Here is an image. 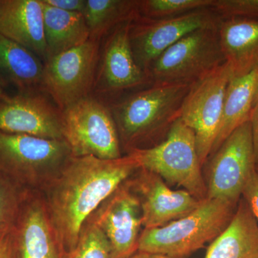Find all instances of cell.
I'll use <instances>...</instances> for the list:
<instances>
[{
  "instance_id": "35",
  "label": "cell",
  "mask_w": 258,
  "mask_h": 258,
  "mask_svg": "<svg viewBox=\"0 0 258 258\" xmlns=\"http://www.w3.org/2000/svg\"><path fill=\"white\" fill-rule=\"evenodd\" d=\"M258 171V170H257Z\"/></svg>"
},
{
  "instance_id": "5",
  "label": "cell",
  "mask_w": 258,
  "mask_h": 258,
  "mask_svg": "<svg viewBox=\"0 0 258 258\" xmlns=\"http://www.w3.org/2000/svg\"><path fill=\"white\" fill-rule=\"evenodd\" d=\"M218 28L195 30L164 51L146 71L152 86H191L225 64Z\"/></svg>"
},
{
  "instance_id": "2",
  "label": "cell",
  "mask_w": 258,
  "mask_h": 258,
  "mask_svg": "<svg viewBox=\"0 0 258 258\" xmlns=\"http://www.w3.org/2000/svg\"><path fill=\"white\" fill-rule=\"evenodd\" d=\"M189 88L187 85H152L107 103L120 142L128 152L159 137L166 138L181 116Z\"/></svg>"
},
{
  "instance_id": "22",
  "label": "cell",
  "mask_w": 258,
  "mask_h": 258,
  "mask_svg": "<svg viewBox=\"0 0 258 258\" xmlns=\"http://www.w3.org/2000/svg\"><path fill=\"white\" fill-rule=\"evenodd\" d=\"M257 86L258 72L231 79L226 91L218 134L210 156L234 131L249 120Z\"/></svg>"
},
{
  "instance_id": "33",
  "label": "cell",
  "mask_w": 258,
  "mask_h": 258,
  "mask_svg": "<svg viewBox=\"0 0 258 258\" xmlns=\"http://www.w3.org/2000/svg\"><path fill=\"white\" fill-rule=\"evenodd\" d=\"M6 93L5 92V88L3 86H0V102L3 101V98L6 96Z\"/></svg>"
},
{
  "instance_id": "13",
  "label": "cell",
  "mask_w": 258,
  "mask_h": 258,
  "mask_svg": "<svg viewBox=\"0 0 258 258\" xmlns=\"http://www.w3.org/2000/svg\"><path fill=\"white\" fill-rule=\"evenodd\" d=\"M0 132L64 139L62 111L42 90L7 94L0 102Z\"/></svg>"
},
{
  "instance_id": "3",
  "label": "cell",
  "mask_w": 258,
  "mask_h": 258,
  "mask_svg": "<svg viewBox=\"0 0 258 258\" xmlns=\"http://www.w3.org/2000/svg\"><path fill=\"white\" fill-rule=\"evenodd\" d=\"M237 207L220 199H204L186 216L163 227L144 229L139 238L138 250L172 258L189 255L225 230Z\"/></svg>"
},
{
  "instance_id": "4",
  "label": "cell",
  "mask_w": 258,
  "mask_h": 258,
  "mask_svg": "<svg viewBox=\"0 0 258 258\" xmlns=\"http://www.w3.org/2000/svg\"><path fill=\"white\" fill-rule=\"evenodd\" d=\"M139 169L152 172L179 185L198 200L207 198V185L192 131L179 118L162 142L150 148L129 151Z\"/></svg>"
},
{
  "instance_id": "29",
  "label": "cell",
  "mask_w": 258,
  "mask_h": 258,
  "mask_svg": "<svg viewBox=\"0 0 258 258\" xmlns=\"http://www.w3.org/2000/svg\"><path fill=\"white\" fill-rule=\"evenodd\" d=\"M45 4L64 11L83 14L86 0H42Z\"/></svg>"
},
{
  "instance_id": "16",
  "label": "cell",
  "mask_w": 258,
  "mask_h": 258,
  "mask_svg": "<svg viewBox=\"0 0 258 258\" xmlns=\"http://www.w3.org/2000/svg\"><path fill=\"white\" fill-rule=\"evenodd\" d=\"M13 235L15 258H62L46 207L28 194Z\"/></svg>"
},
{
  "instance_id": "19",
  "label": "cell",
  "mask_w": 258,
  "mask_h": 258,
  "mask_svg": "<svg viewBox=\"0 0 258 258\" xmlns=\"http://www.w3.org/2000/svg\"><path fill=\"white\" fill-rule=\"evenodd\" d=\"M205 258H258V222L243 198L230 224L212 241Z\"/></svg>"
},
{
  "instance_id": "14",
  "label": "cell",
  "mask_w": 258,
  "mask_h": 258,
  "mask_svg": "<svg viewBox=\"0 0 258 258\" xmlns=\"http://www.w3.org/2000/svg\"><path fill=\"white\" fill-rule=\"evenodd\" d=\"M98 210L92 221L109 241L113 258L135 253L143 225L140 200L132 191V185L123 183Z\"/></svg>"
},
{
  "instance_id": "28",
  "label": "cell",
  "mask_w": 258,
  "mask_h": 258,
  "mask_svg": "<svg viewBox=\"0 0 258 258\" xmlns=\"http://www.w3.org/2000/svg\"><path fill=\"white\" fill-rule=\"evenodd\" d=\"M242 198L248 205L249 210L253 214L258 222V171L252 174L246 185Z\"/></svg>"
},
{
  "instance_id": "34",
  "label": "cell",
  "mask_w": 258,
  "mask_h": 258,
  "mask_svg": "<svg viewBox=\"0 0 258 258\" xmlns=\"http://www.w3.org/2000/svg\"><path fill=\"white\" fill-rule=\"evenodd\" d=\"M258 103V86L257 88V90H256L255 95H254V102H253V107L257 105Z\"/></svg>"
},
{
  "instance_id": "1",
  "label": "cell",
  "mask_w": 258,
  "mask_h": 258,
  "mask_svg": "<svg viewBox=\"0 0 258 258\" xmlns=\"http://www.w3.org/2000/svg\"><path fill=\"white\" fill-rule=\"evenodd\" d=\"M139 168L127 154L106 160L72 157L52 182L46 207L62 255L72 251L89 217Z\"/></svg>"
},
{
  "instance_id": "11",
  "label": "cell",
  "mask_w": 258,
  "mask_h": 258,
  "mask_svg": "<svg viewBox=\"0 0 258 258\" xmlns=\"http://www.w3.org/2000/svg\"><path fill=\"white\" fill-rule=\"evenodd\" d=\"M132 22L112 30L100 51L92 95L106 103L119 99L123 94L152 86L147 74L134 57L129 40Z\"/></svg>"
},
{
  "instance_id": "6",
  "label": "cell",
  "mask_w": 258,
  "mask_h": 258,
  "mask_svg": "<svg viewBox=\"0 0 258 258\" xmlns=\"http://www.w3.org/2000/svg\"><path fill=\"white\" fill-rule=\"evenodd\" d=\"M62 134L73 157H122L116 125L108 104L91 95L62 111Z\"/></svg>"
},
{
  "instance_id": "30",
  "label": "cell",
  "mask_w": 258,
  "mask_h": 258,
  "mask_svg": "<svg viewBox=\"0 0 258 258\" xmlns=\"http://www.w3.org/2000/svg\"><path fill=\"white\" fill-rule=\"evenodd\" d=\"M249 121L252 128V142L255 155L256 166L258 170V103L252 108Z\"/></svg>"
},
{
  "instance_id": "23",
  "label": "cell",
  "mask_w": 258,
  "mask_h": 258,
  "mask_svg": "<svg viewBox=\"0 0 258 258\" xmlns=\"http://www.w3.org/2000/svg\"><path fill=\"white\" fill-rule=\"evenodd\" d=\"M83 15L90 38L101 40L116 27L139 18L138 0H86Z\"/></svg>"
},
{
  "instance_id": "25",
  "label": "cell",
  "mask_w": 258,
  "mask_h": 258,
  "mask_svg": "<svg viewBox=\"0 0 258 258\" xmlns=\"http://www.w3.org/2000/svg\"><path fill=\"white\" fill-rule=\"evenodd\" d=\"M214 0H138L140 18H174L203 8H210Z\"/></svg>"
},
{
  "instance_id": "27",
  "label": "cell",
  "mask_w": 258,
  "mask_h": 258,
  "mask_svg": "<svg viewBox=\"0 0 258 258\" xmlns=\"http://www.w3.org/2000/svg\"><path fill=\"white\" fill-rule=\"evenodd\" d=\"M210 8L221 19L258 20V0H214Z\"/></svg>"
},
{
  "instance_id": "26",
  "label": "cell",
  "mask_w": 258,
  "mask_h": 258,
  "mask_svg": "<svg viewBox=\"0 0 258 258\" xmlns=\"http://www.w3.org/2000/svg\"><path fill=\"white\" fill-rule=\"evenodd\" d=\"M62 258H113L111 244L106 235L93 221L81 231L79 242L72 251Z\"/></svg>"
},
{
  "instance_id": "12",
  "label": "cell",
  "mask_w": 258,
  "mask_h": 258,
  "mask_svg": "<svg viewBox=\"0 0 258 258\" xmlns=\"http://www.w3.org/2000/svg\"><path fill=\"white\" fill-rule=\"evenodd\" d=\"M221 18L210 8L195 10L174 18H137L131 23L129 40L136 62L146 73L171 45L199 29L219 25Z\"/></svg>"
},
{
  "instance_id": "21",
  "label": "cell",
  "mask_w": 258,
  "mask_h": 258,
  "mask_svg": "<svg viewBox=\"0 0 258 258\" xmlns=\"http://www.w3.org/2000/svg\"><path fill=\"white\" fill-rule=\"evenodd\" d=\"M40 1L43 12L46 61L89 40V29L83 14L57 9Z\"/></svg>"
},
{
  "instance_id": "7",
  "label": "cell",
  "mask_w": 258,
  "mask_h": 258,
  "mask_svg": "<svg viewBox=\"0 0 258 258\" xmlns=\"http://www.w3.org/2000/svg\"><path fill=\"white\" fill-rule=\"evenodd\" d=\"M73 157L64 139L0 132V171L26 188L47 175H58Z\"/></svg>"
},
{
  "instance_id": "17",
  "label": "cell",
  "mask_w": 258,
  "mask_h": 258,
  "mask_svg": "<svg viewBox=\"0 0 258 258\" xmlns=\"http://www.w3.org/2000/svg\"><path fill=\"white\" fill-rule=\"evenodd\" d=\"M0 34L31 51L45 63L47 49L40 0H0Z\"/></svg>"
},
{
  "instance_id": "15",
  "label": "cell",
  "mask_w": 258,
  "mask_h": 258,
  "mask_svg": "<svg viewBox=\"0 0 258 258\" xmlns=\"http://www.w3.org/2000/svg\"><path fill=\"white\" fill-rule=\"evenodd\" d=\"M140 170L133 186L140 195L144 229L163 227L186 216L200 205L201 200L186 190H172L160 176Z\"/></svg>"
},
{
  "instance_id": "9",
  "label": "cell",
  "mask_w": 258,
  "mask_h": 258,
  "mask_svg": "<svg viewBox=\"0 0 258 258\" xmlns=\"http://www.w3.org/2000/svg\"><path fill=\"white\" fill-rule=\"evenodd\" d=\"M232 78L227 62L190 86L180 118L195 134L202 166L211 154L221 122L226 91Z\"/></svg>"
},
{
  "instance_id": "8",
  "label": "cell",
  "mask_w": 258,
  "mask_h": 258,
  "mask_svg": "<svg viewBox=\"0 0 258 258\" xmlns=\"http://www.w3.org/2000/svg\"><path fill=\"white\" fill-rule=\"evenodd\" d=\"M100 51L101 40L90 38L44 63L42 91L61 111L92 95Z\"/></svg>"
},
{
  "instance_id": "20",
  "label": "cell",
  "mask_w": 258,
  "mask_h": 258,
  "mask_svg": "<svg viewBox=\"0 0 258 258\" xmlns=\"http://www.w3.org/2000/svg\"><path fill=\"white\" fill-rule=\"evenodd\" d=\"M44 62L31 51L0 34V86L42 90Z\"/></svg>"
},
{
  "instance_id": "31",
  "label": "cell",
  "mask_w": 258,
  "mask_h": 258,
  "mask_svg": "<svg viewBox=\"0 0 258 258\" xmlns=\"http://www.w3.org/2000/svg\"><path fill=\"white\" fill-rule=\"evenodd\" d=\"M0 258H15L13 231L0 238Z\"/></svg>"
},
{
  "instance_id": "18",
  "label": "cell",
  "mask_w": 258,
  "mask_h": 258,
  "mask_svg": "<svg viewBox=\"0 0 258 258\" xmlns=\"http://www.w3.org/2000/svg\"><path fill=\"white\" fill-rule=\"evenodd\" d=\"M219 37L232 78L258 72V20L221 19Z\"/></svg>"
},
{
  "instance_id": "10",
  "label": "cell",
  "mask_w": 258,
  "mask_h": 258,
  "mask_svg": "<svg viewBox=\"0 0 258 258\" xmlns=\"http://www.w3.org/2000/svg\"><path fill=\"white\" fill-rule=\"evenodd\" d=\"M250 121L229 136L210 161L207 198L238 205L252 174L257 171Z\"/></svg>"
},
{
  "instance_id": "32",
  "label": "cell",
  "mask_w": 258,
  "mask_h": 258,
  "mask_svg": "<svg viewBox=\"0 0 258 258\" xmlns=\"http://www.w3.org/2000/svg\"><path fill=\"white\" fill-rule=\"evenodd\" d=\"M127 258H172L163 255V254L152 253V252H142L137 250L135 253Z\"/></svg>"
},
{
  "instance_id": "24",
  "label": "cell",
  "mask_w": 258,
  "mask_h": 258,
  "mask_svg": "<svg viewBox=\"0 0 258 258\" xmlns=\"http://www.w3.org/2000/svg\"><path fill=\"white\" fill-rule=\"evenodd\" d=\"M28 193L26 188L0 171V238L14 229Z\"/></svg>"
}]
</instances>
